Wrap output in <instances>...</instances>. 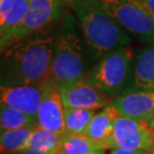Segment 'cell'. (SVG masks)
Returning a JSON list of instances; mask_svg holds the SVG:
<instances>
[{"label": "cell", "instance_id": "1", "mask_svg": "<svg viewBox=\"0 0 154 154\" xmlns=\"http://www.w3.org/2000/svg\"><path fill=\"white\" fill-rule=\"evenodd\" d=\"M53 35L21 39L1 52V86L43 84L50 79Z\"/></svg>", "mask_w": 154, "mask_h": 154}, {"label": "cell", "instance_id": "2", "mask_svg": "<svg viewBox=\"0 0 154 154\" xmlns=\"http://www.w3.org/2000/svg\"><path fill=\"white\" fill-rule=\"evenodd\" d=\"M70 7L93 59L99 60L110 52L128 47L131 43L126 30L97 0H74Z\"/></svg>", "mask_w": 154, "mask_h": 154}, {"label": "cell", "instance_id": "3", "mask_svg": "<svg viewBox=\"0 0 154 154\" xmlns=\"http://www.w3.org/2000/svg\"><path fill=\"white\" fill-rule=\"evenodd\" d=\"M53 37L50 78L61 85L86 77L88 50L77 32L76 19L71 13L64 16Z\"/></svg>", "mask_w": 154, "mask_h": 154}, {"label": "cell", "instance_id": "4", "mask_svg": "<svg viewBox=\"0 0 154 154\" xmlns=\"http://www.w3.org/2000/svg\"><path fill=\"white\" fill-rule=\"evenodd\" d=\"M134 61L133 49L130 47L118 49L98 60L85 78L105 96L109 98L119 96L132 78Z\"/></svg>", "mask_w": 154, "mask_h": 154}, {"label": "cell", "instance_id": "5", "mask_svg": "<svg viewBox=\"0 0 154 154\" xmlns=\"http://www.w3.org/2000/svg\"><path fill=\"white\" fill-rule=\"evenodd\" d=\"M68 6L70 3L64 0H30L28 13L12 36L10 45L24 38L45 35L54 25L61 23Z\"/></svg>", "mask_w": 154, "mask_h": 154}, {"label": "cell", "instance_id": "6", "mask_svg": "<svg viewBox=\"0 0 154 154\" xmlns=\"http://www.w3.org/2000/svg\"><path fill=\"white\" fill-rule=\"evenodd\" d=\"M126 31L142 42L154 44V18L129 0H97Z\"/></svg>", "mask_w": 154, "mask_h": 154}, {"label": "cell", "instance_id": "7", "mask_svg": "<svg viewBox=\"0 0 154 154\" xmlns=\"http://www.w3.org/2000/svg\"><path fill=\"white\" fill-rule=\"evenodd\" d=\"M106 149H132L154 152V137L149 122L119 116L111 136L105 142Z\"/></svg>", "mask_w": 154, "mask_h": 154}, {"label": "cell", "instance_id": "8", "mask_svg": "<svg viewBox=\"0 0 154 154\" xmlns=\"http://www.w3.org/2000/svg\"><path fill=\"white\" fill-rule=\"evenodd\" d=\"M64 104L60 92V85L51 78L43 83V95L37 113L38 126L54 133L64 134Z\"/></svg>", "mask_w": 154, "mask_h": 154}, {"label": "cell", "instance_id": "9", "mask_svg": "<svg viewBox=\"0 0 154 154\" xmlns=\"http://www.w3.org/2000/svg\"><path fill=\"white\" fill-rule=\"evenodd\" d=\"M64 107L98 110L111 103L113 99L105 96L92 86L86 78L60 85Z\"/></svg>", "mask_w": 154, "mask_h": 154}, {"label": "cell", "instance_id": "10", "mask_svg": "<svg viewBox=\"0 0 154 154\" xmlns=\"http://www.w3.org/2000/svg\"><path fill=\"white\" fill-rule=\"evenodd\" d=\"M120 116L149 122L154 117V89H134L123 92L111 101Z\"/></svg>", "mask_w": 154, "mask_h": 154}, {"label": "cell", "instance_id": "11", "mask_svg": "<svg viewBox=\"0 0 154 154\" xmlns=\"http://www.w3.org/2000/svg\"><path fill=\"white\" fill-rule=\"evenodd\" d=\"M42 95L43 84L0 87L1 103L20 110L35 118H37V113L42 101Z\"/></svg>", "mask_w": 154, "mask_h": 154}, {"label": "cell", "instance_id": "12", "mask_svg": "<svg viewBox=\"0 0 154 154\" xmlns=\"http://www.w3.org/2000/svg\"><path fill=\"white\" fill-rule=\"evenodd\" d=\"M30 0H0V44L1 52L10 45L12 36L17 31L28 13Z\"/></svg>", "mask_w": 154, "mask_h": 154}, {"label": "cell", "instance_id": "13", "mask_svg": "<svg viewBox=\"0 0 154 154\" xmlns=\"http://www.w3.org/2000/svg\"><path fill=\"white\" fill-rule=\"evenodd\" d=\"M119 112L111 103L97 112L87 126L84 134L99 143L105 148V142L111 136L115 123L119 118ZM106 150V148H105Z\"/></svg>", "mask_w": 154, "mask_h": 154}, {"label": "cell", "instance_id": "14", "mask_svg": "<svg viewBox=\"0 0 154 154\" xmlns=\"http://www.w3.org/2000/svg\"><path fill=\"white\" fill-rule=\"evenodd\" d=\"M131 79L136 89H154V44L143 48L136 55Z\"/></svg>", "mask_w": 154, "mask_h": 154}, {"label": "cell", "instance_id": "15", "mask_svg": "<svg viewBox=\"0 0 154 154\" xmlns=\"http://www.w3.org/2000/svg\"><path fill=\"white\" fill-rule=\"evenodd\" d=\"M38 126L37 118L13 107L1 103L0 105V128L1 131L14 130L23 128H36Z\"/></svg>", "mask_w": 154, "mask_h": 154}, {"label": "cell", "instance_id": "16", "mask_svg": "<svg viewBox=\"0 0 154 154\" xmlns=\"http://www.w3.org/2000/svg\"><path fill=\"white\" fill-rule=\"evenodd\" d=\"M100 149L105 150L103 144L91 139L84 133H64L58 154H86Z\"/></svg>", "mask_w": 154, "mask_h": 154}, {"label": "cell", "instance_id": "17", "mask_svg": "<svg viewBox=\"0 0 154 154\" xmlns=\"http://www.w3.org/2000/svg\"><path fill=\"white\" fill-rule=\"evenodd\" d=\"M62 139L63 134L54 133L47 129L37 126L33 129L32 133L30 135L27 148L44 152L58 151L61 143H62Z\"/></svg>", "mask_w": 154, "mask_h": 154}, {"label": "cell", "instance_id": "18", "mask_svg": "<svg viewBox=\"0 0 154 154\" xmlns=\"http://www.w3.org/2000/svg\"><path fill=\"white\" fill-rule=\"evenodd\" d=\"M34 128L1 131L0 147L2 154H14L27 148L29 137Z\"/></svg>", "mask_w": 154, "mask_h": 154}, {"label": "cell", "instance_id": "19", "mask_svg": "<svg viewBox=\"0 0 154 154\" xmlns=\"http://www.w3.org/2000/svg\"><path fill=\"white\" fill-rule=\"evenodd\" d=\"M96 110L83 108H64V122L66 133H84L87 126L96 114Z\"/></svg>", "mask_w": 154, "mask_h": 154}, {"label": "cell", "instance_id": "20", "mask_svg": "<svg viewBox=\"0 0 154 154\" xmlns=\"http://www.w3.org/2000/svg\"><path fill=\"white\" fill-rule=\"evenodd\" d=\"M135 3L154 18V0H129Z\"/></svg>", "mask_w": 154, "mask_h": 154}, {"label": "cell", "instance_id": "21", "mask_svg": "<svg viewBox=\"0 0 154 154\" xmlns=\"http://www.w3.org/2000/svg\"><path fill=\"white\" fill-rule=\"evenodd\" d=\"M109 154H150L149 151L146 150H132V149H121L116 148L111 149Z\"/></svg>", "mask_w": 154, "mask_h": 154}, {"label": "cell", "instance_id": "22", "mask_svg": "<svg viewBox=\"0 0 154 154\" xmlns=\"http://www.w3.org/2000/svg\"><path fill=\"white\" fill-rule=\"evenodd\" d=\"M14 154H58V151H52V152H44V151H38V150H34L31 148H26L21 151L14 153Z\"/></svg>", "mask_w": 154, "mask_h": 154}, {"label": "cell", "instance_id": "23", "mask_svg": "<svg viewBox=\"0 0 154 154\" xmlns=\"http://www.w3.org/2000/svg\"><path fill=\"white\" fill-rule=\"evenodd\" d=\"M86 154H106V152H105V150L100 149V150H94V151L88 152V153H86Z\"/></svg>", "mask_w": 154, "mask_h": 154}, {"label": "cell", "instance_id": "24", "mask_svg": "<svg viewBox=\"0 0 154 154\" xmlns=\"http://www.w3.org/2000/svg\"><path fill=\"white\" fill-rule=\"evenodd\" d=\"M149 125H150V127H151V131H152V134L154 137V117L149 121Z\"/></svg>", "mask_w": 154, "mask_h": 154}, {"label": "cell", "instance_id": "25", "mask_svg": "<svg viewBox=\"0 0 154 154\" xmlns=\"http://www.w3.org/2000/svg\"><path fill=\"white\" fill-rule=\"evenodd\" d=\"M64 1H66V2H68V3H72L74 0H64Z\"/></svg>", "mask_w": 154, "mask_h": 154}, {"label": "cell", "instance_id": "26", "mask_svg": "<svg viewBox=\"0 0 154 154\" xmlns=\"http://www.w3.org/2000/svg\"><path fill=\"white\" fill-rule=\"evenodd\" d=\"M152 154H154V152H153V153H152Z\"/></svg>", "mask_w": 154, "mask_h": 154}, {"label": "cell", "instance_id": "27", "mask_svg": "<svg viewBox=\"0 0 154 154\" xmlns=\"http://www.w3.org/2000/svg\"><path fill=\"white\" fill-rule=\"evenodd\" d=\"M150 154H152V153H150Z\"/></svg>", "mask_w": 154, "mask_h": 154}]
</instances>
